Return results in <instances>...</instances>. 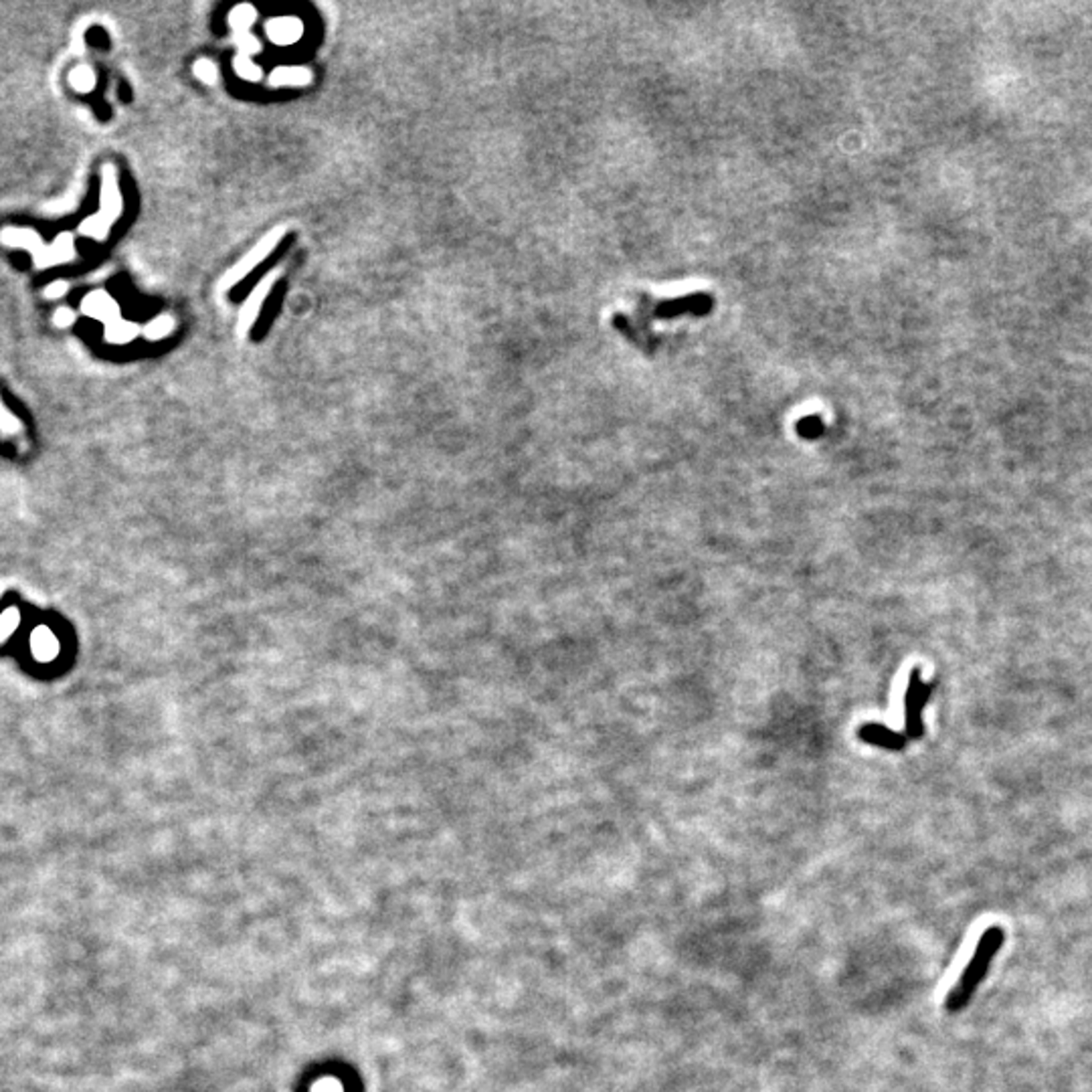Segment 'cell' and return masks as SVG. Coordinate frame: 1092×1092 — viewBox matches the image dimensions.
<instances>
[{"mask_svg": "<svg viewBox=\"0 0 1092 1092\" xmlns=\"http://www.w3.org/2000/svg\"><path fill=\"white\" fill-rule=\"evenodd\" d=\"M1004 943H1006V932L1001 926H989V929L983 932L975 947L973 957H971V961L967 963V967L963 969L957 983L953 985L951 993H948L945 999L947 1012L957 1014L961 1012V1009H965L969 1006L971 998H973V993L977 991L979 983H981L985 975H988L991 963L993 959H996V955L1001 951Z\"/></svg>", "mask_w": 1092, "mask_h": 1092, "instance_id": "obj_1", "label": "cell"}, {"mask_svg": "<svg viewBox=\"0 0 1092 1092\" xmlns=\"http://www.w3.org/2000/svg\"><path fill=\"white\" fill-rule=\"evenodd\" d=\"M122 210H124V201L118 188L116 168L108 164V167H103L102 170V209L95 217L81 223V233L97 241L105 239L108 237L111 225H114L119 218V215H122Z\"/></svg>", "mask_w": 1092, "mask_h": 1092, "instance_id": "obj_2", "label": "cell"}, {"mask_svg": "<svg viewBox=\"0 0 1092 1092\" xmlns=\"http://www.w3.org/2000/svg\"><path fill=\"white\" fill-rule=\"evenodd\" d=\"M285 233H288V227H285V225H277V227L266 233V235H263L258 243H255L251 250L235 263V266L225 271L221 282H218V290L227 291L231 288H235L239 282H243L255 267L261 266V263L275 251V247L282 243Z\"/></svg>", "mask_w": 1092, "mask_h": 1092, "instance_id": "obj_3", "label": "cell"}, {"mask_svg": "<svg viewBox=\"0 0 1092 1092\" xmlns=\"http://www.w3.org/2000/svg\"><path fill=\"white\" fill-rule=\"evenodd\" d=\"M932 692V684H926L921 676V669L915 668L913 672H910V680H908V688H907V696H905V722H907V735L910 739H921L924 733L923 727V708L924 704L929 702Z\"/></svg>", "mask_w": 1092, "mask_h": 1092, "instance_id": "obj_4", "label": "cell"}, {"mask_svg": "<svg viewBox=\"0 0 1092 1092\" xmlns=\"http://www.w3.org/2000/svg\"><path fill=\"white\" fill-rule=\"evenodd\" d=\"M280 274H282L280 267L274 269V271H269V274L263 277V280L258 285H255L250 296H247L243 306H241L239 318H237V334L241 338H245L247 334H250V330L253 328V324L258 322L259 314H261V308H263V304H266V300L269 298L271 290H274L275 282L280 280Z\"/></svg>", "mask_w": 1092, "mask_h": 1092, "instance_id": "obj_5", "label": "cell"}, {"mask_svg": "<svg viewBox=\"0 0 1092 1092\" xmlns=\"http://www.w3.org/2000/svg\"><path fill=\"white\" fill-rule=\"evenodd\" d=\"M712 310V298L704 291L692 293L677 300H664V302H655L652 306V318L672 320L677 316H706Z\"/></svg>", "mask_w": 1092, "mask_h": 1092, "instance_id": "obj_6", "label": "cell"}, {"mask_svg": "<svg viewBox=\"0 0 1092 1092\" xmlns=\"http://www.w3.org/2000/svg\"><path fill=\"white\" fill-rule=\"evenodd\" d=\"M266 35L274 45H293L302 39L304 22L296 17H277L266 22Z\"/></svg>", "mask_w": 1092, "mask_h": 1092, "instance_id": "obj_7", "label": "cell"}, {"mask_svg": "<svg viewBox=\"0 0 1092 1092\" xmlns=\"http://www.w3.org/2000/svg\"><path fill=\"white\" fill-rule=\"evenodd\" d=\"M858 736H860L862 741L876 744V747H883L888 751H900L905 749L907 744V736L896 733V730L888 728L884 725H878V722H870V725H862L860 730H858Z\"/></svg>", "mask_w": 1092, "mask_h": 1092, "instance_id": "obj_8", "label": "cell"}, {"mask_svg": "<svg viewBox=\"0 0 1092 1092\" xmlns=\"http://www.w3.org/2000/svg\"><path fill=\"white\" fill-rule=\"evenodd\" d=\"M81 310L95 320H102L103 324H110L119 318L118 304L114 302V298L108 296L105 291H92L89 296H86L84 302H81Z\"/></svg>", "mask_w": 1092, "mask_h": 1092, "instance_id": "obj_9", "label": "cell"}, {"mask_svg": "<svg viewBox=\"0 0 1092 1092\" xmlns=\"http://www.w3.org/2000/svg\"><path fill=\"white\" fill-rule=\"evenodd\" d=\"M314 79V73L308 67H275L269 73V87H306Z\"/></svg>", "mask_w": 1092, "mask_h": 1092, "instance_id": "obj_10", "label": "cell"}, {"mask_svg": "<svg viewBox=\"0 0 1092 1092\" xmlns=\"http://www.w3.org/2000/svg\"><path fill=\"white\" fill-rule=\"evenodd\" d=\"M613 326H615L617 330H620L621 334L628 336L631 342L637 344L639 349H642V350H645V352H652V350L655 349L653 338H652V336H647L645 333H642V330H639V324H631V322H629V318H625V316H621V314L613 316Z\"/></svg>", "mask_w": 1092, "mask_h": 1092, "instance_id": "obj_11", "label": "cell"}, {"mask_svg": "<svg viewBox=\"0 0 1092 1092\" xmlns=\"http://www.w3.org/2000/svg\"><path fill=\"white\" fill-rule=\"evenodd\" d=\"M103 334H105V341H110V342H114V344H127V342H132L134 338L140 334V328L135 326L134 322H127V320L118 318L114 322L105 324V333Z\"/></svg>", "mask_w": 1092, "mask_h": 1092, "instance_id": "obj_12", "label": "cell"}, {"mask_svg": "<svg viewBox=\"0 0 1092 1092\" xmlns=\"http://www.w3.org/2000/svg\"><path fill=\"white\" fill-rule=\"evenodd\" d=\"M255 21H258V11L251 4H239L229 12V27L235 33H250Z\"/></svg>", "mask_w": 1092, "mask_h": 1092, "instance_id": "obj_13", "label": "cell"}, {"mask_svg": "<svg viewBox=\"0 0 1092 1092\" xmlns=\"http://www.w3.org/2000/svg\"><path fill=\"white\" fill-rule=\"evenodd\" d=\"M177 330V320L172 318V316H158V318L150 320L144 330H142V334L146 336V341L156 342L162 341V338L170 336Z\"/></svg>", "mask_w": 1092, "mask_h": 1092, "instance_id": "obj_14", "label": "cell"}, {"mask_svg": "<svg viewBox=\"0 0 1092 1092\" xmlns=\"http://www.w3.org/2000/svg\"><path fill=\"white\" fill-rule=\"evenodd\" d=\"M233 70H235V73L241 79L251 81V84H255V81H259L263 78L261 67L255 65L253 59L247 55H237L235 59H233Z\"/></svg>", "mask_w": 1092, "mask_h": 1092, "instance_id": "obj_15", "label": "cell"}, {"mask_svg": "<svg viewBox=\"0 0 1092 1092\" xmlns=\"http://www.w3.org/2000/svg\"><path fill=\"white\" fill-rule=\"evenodd\" d=\"M193 73H194V78L207 86L217 84V79H218V70H217V65L210 62V59H197L193 65Z\"/></svg>", "mask_w": 1092, "mask_h": 1092, "instance_id": "obj_16", "label": "cell"}, {"mask_svg": "<svg viewBox=\"0 0 1092 1092\" xmlns=\"http://www.w3.org/2000/svg\"><path fill=\"white\" fill-rule=\"evenodd\" d=\"M71 86L78 89V92H92L95 87V73L89 70V67H78L71 73Z\"/></svg>", "mask_w": 1092, "mask_h": 1092, "instance_id": "obj_17", "label": "cell"}, {"mask_svg": "<svg viewBox=\"0 0 1092 1092\" xmlns=\"http://www.w3.org/2000/svg\"><path fill=\"white\" fill-rule=\"evenodd\" d=\"M797 431H800V435L805 437V439H816V437L822 435L824 423H822V419L816 415L803 417L800 419V423H797Z\"/></svg>", "mask_w": 1092, "mask_h": 1092, "instance_id": "obj_18", "label": "cell"}, {"mask_svg": "<svg viewBox=\"0 0 1092 1092\" xmlns=\"http://www.w3.org/2000/svg\"><path fill=\"white\" fill-rule=\"evenodd\" d=\"M235 43H237L239 55L251 57L255 55V53L261 51V43L255 39L251 33H235Z\"/></svg>", "mask_w": 1092, "mask_h": 1092, "instance_id": "obj_19", "label": "cell"}, {"mask_svg": "<svg viewBox=\"0 0 1092 1092\" xmlns=\"http://www.w3.org/2000/svg\"><path fill=\"white\" fill-rule=\"evenodd\" d=\"M53 320H55L57 326H70V324L75 322V314L71 310H67V308H59Z\"/></svg>", "mask_w": 1092, "mask_h": 1092, "instance_id": "obj_20", "label": "cell"}, {"mask_svg": "<svg viewBox=\"0 0 1092 1092\" xmlns=\"http://www.w3.org/2000/svg\"><path fill=\"white\" fill-rule=\"evenodd\" d=\"M65 290H67V283H63V282L51 283L49 288L45 290V296H47V298H62L63 293H65Z\"/></svg>", "mask_w": 1092, "mask_h": 1092, "instance_id": "obj_21", "label": "cell"}, {"mask_svg": "<svg viewBox=\"0 0 1092 1092\" xmlns=\"http://www.w3.org/2000/svg\"><path fill=\"white\" fill-rule=\"evenodd\" d=\"M314 1092H342V1088H341V1084L334 1080H322Z\"/></svg>", "mask_w": 1092, "mask_h": 1092, "instance_id": "obj_22", "label": "cell"}]
</instances>
